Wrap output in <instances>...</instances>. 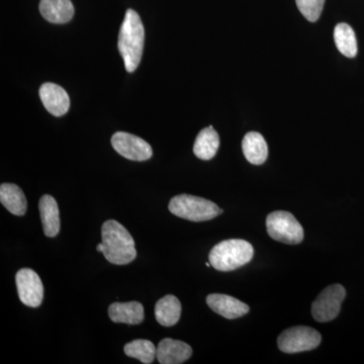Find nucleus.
Segmentation results:
<instances>
[{
  "label": "nucleus",
  "mask_w": 364,
  "mask_h": 364,
  "mask_svg": "<svg viewBox=\"0 0 364 364\" xmlns=\"http://www.w3.org/2000/svg\"><path fill=\"white\" fill-rule=\"evenodd\" d=\"M102 245L105 259L114 265H127L136 257L135 241L133 237L117 221L109 220L102 227Z\"/></svg>",
  "instance_id": "f257e3e1"
},
{
  "label": "nucleus",
  "mask_w": 364,
  "mask_h": 364,
  "mask_svg": "<svg viewBox=\"0 0 364 364\" xmlns=\"http://www.w3.org/2000/svg\"><path fill=\"white\" fill-rule=\"evenodd\" d=\"M145 31L140 16L134 9H128L119 33V51L129 73L138 68L142 59Z\"/></svg>",
  "instance_id": "f03ea898"
},
{
  "label": "nucleus",
  "mask_w": 364,
  "mask_h": 364,
  "mask_svg": "<svg viewBox=\"0 0 364 364\" xmlns=\"http://www.w3.org/2000/svg\"><path fill=\"white\" fill-rule=\"evenodd\" d=\"M253 255V246L249 242L229 239L220 242L210 250L208 261L219 272H233L250 262Z\"/></svg>",
  "instance_id": "7ed1b4c3"
},
{
  "label": "nucleus",
  "mask_w": 364,
  "mask_h": 364,
  "mask_svg": "<svg viewBox=\"0 0 364 364\" xmlns=\"http://www.w3.org/2000/svg\"><path fill=\"white\" fill-rule=\"evenodd\" d=\"M169 212L191 222H205L215 219L223 213L222 208L205 198L191 195H179L170 200Z\"/></svg>",
  "instance_id": "20e7f679"
},
{
  "label": "nucleus",
  "mask_w": 364,
  "mask_h": 364,
  "mask_svg": "<svg viewBox=\"0 0 364 364\" xmlns=\"http://www.w3.org/2000/svg\"><path fill=\"white\" fill-rule=\"evenodd\" d=\"M267 233L273 240L296 245L304 240V229L293 214L284 210L270 213L267 218Z\"/></svg>",
  "instance_id": "39448f33"
},
{
  "label": "nucleus",
  "mask_w": 364,
  "mask_h": 364,
  "mask_svg": "<svg viewBox=\"0 0 364 364\" xmlns=\"http://www.w3.org/2000/svg\"><path fill=\"white\" fill-rule=\"evenodd\" d=\"M322 336L317 330L306 326H296L284 330L277 339L279 350L284 353H299L317 348Z\"/></svg>",
  "instance_id": "423d86ee"
},
{
  "label": "nucleus",
  "mask_w": 364,
  "mask_h": 364,
  "mask_svg": "<svg viewBox=\"0 0 364 364\" xmlns=\"http://www.w3.org/2000/svg\"><path fill=\"white\" fill-rule=\"evenodd\" d=\"M346 296L345 287L332 284L318 294L312 305V315L317 322L326 323L334 320L341 310L342 301Z\"/></svg>",
  "instance_id": "0eeeda50"
},
{
  "label": "nucleus",
  "mask_w": 364,
  "mask_h": 364,
  "mask_svg": "<svg viewBox=\"0 0 364 364\" xmlns=\"http://www.w3.org/2000/svg\"><path fill=\"white\" fill-rule=\"evenodd\" d=\"M112 146L122 156L133 161H146L153 155L152 147L140 136L126 132H117L112 136Z\"/></svg>",
  "instance_id": "6e6552de"
},
{
  "label": "nucleus",
  "mask_w": 364,
  "mask_h": 364,
  "mask_svg": "<svg viewBox=\"0 0 364 364\" xmlns=\"http://www.w3.org/2000/svg\"><path fill=\"white\" fill-rule=\"evenodd\" d=\"M18 298L23 305L38 308L44 299V286L39 275L30 268L18 270L16 275Z\"/></svg>",
  "instance_id": "1a4fd4ad"
},
{
  "label": "nucleus",
  "mask_w": 364,
  "mask_h": 364,
  "mask_svg": "<svg viewBox=\"0 0 364 364\" xmlns=\"http://www.w3.org/2000/svg\"><path fill=\"white\" fill-rule=\"evenodd\" d=\"M41 102L45 109L55 117H62L69 111L70 98L63 87L52 82H46L39 90Z\"/></svg>",
  "instance_id": "9d476101"
},
{
  "label": "nucleus",
  "mask_w": 364,
  "mask_h": 364,
  "mask_svg": "<svg viewBox=\"0 0 364 364\" xmlns=\"http://www.w3.org/2000/svg\"><path fill=\"white\" fill-rule=\"evenodd\" d=\"M207 304L215 313L229 320L243 317L250 311L245 303L228 294H210L207 298Z\"/></svg>",
  "instance_id": "9b49d317"
},
{
  "label": "nucleus",
  "mask_w": 364,
  "mask_h": 364,
  "mask_svg": "<svg viewBox=\"0 0 364 364\" xmlns=\"http://www.w3.org/2000/svg\"><path fill=\"white\" fill-rule=\"evenodd\" d=\"M193 355V348L186 342L163 339L157 347L156 358L161 364H181Z\"/></svg>",
  "instance_id": "f8f14e48"
},
{
  "label": "nucleus",
  "mask_w": 364,
  "mask_h": 364,
  "mask_svg": "<svg viewBox=\"0 0 364 364\" xmlns=\"http://www.w3.org/2000/svg\"><path fill=\"white\" fill-rule=\"evenodd\" d=\"M40 13L52 23H66L74 16L71 0H41Z\"/></svg>",
  "instance_id": "ddd939ff"
},
{
  "label": "nucleus",
  "mask_w": 364,
  "mask_h": 364,
  "mask_svg": "<svg viewBox=\"0 0 364 364\" xmlns=\"http://www.w3.org/2000/svg\"><path fill=\"white\" fill-rule=\"evenodd\" d=\"M39 210L44 234L50 238H54L60 231L58 203L53 196L45 195L41 198Z\"/></svg>",
  "instance_id": "4468645a"
},
{
  "label": "nucleus",
  "mask_w": 364,
  "mask_h": 364,
  "mask_svg": "<svg viewBox=\"0 0 364 364\" xmlns=\"http://www.w3.org/2000/svg\"><path fill=\"white\" fill-rule=\"evenodd\" d=\"M109 316L114 323L139 325L144 321V306L139 301L114 303L109 306Z\"/></svg>",
  "instance_id": "2eb2a0df"
},
{
  "label": "nucleus",
  "mask_w": 364,
  "mask_h": 364,
  "mask_svg": "<svg viewBox=\"0 0 364 364\" xmlns=\"http://www.w3.org/2000/svg\"><path fill=\"white\" fill-rule=\"evenodd\" d=\"M242 150L248 162L254 165H261L267 161L268 147L267 141L257 132L246 134L242 141Z\"/></svg>",
  "instance_id": "dca6fc26"
},
{
  "label": "nucleus",
  "mask_w": 364,
  "mask_h": 364,
  "mask_svg": "<svg viewBox=\"0 0 364 364\" xmlns=\"http://www.w3.org/2000/svg\"><path fill=\"white\" fill-rule=\"evenodd\" d=\"M0 202L14 215H25L28 208L25 193L20 186L14 183H2L0 186Z\"/></svg>",
  "instance_id": "f3484780"
},
{
  "label": "nucleus",
  "mask_w": 364,
  "mask_h": 364,
  "mask_svg": "<svg viewBox=\"0 0 364 364\" xmlns=\"http://www.w3.org/2000/svg\"><path fill=\"white\" fill-rule=\"evenodd\" d=\"M181 315V304L176 296L168 294L163 296L155 306V317L157 322L164 327L177 324Z\"/></svg>",
  "instance_id": "a211bd4d"
},
{
  "label": "nucleus",
  "mask_w": 364,
  "mask_h": 364,
  "mask_svg": "<svg viewBox=\"0 0 364 364\" xmlns=\"http://www.w3.org/2000/svg\"><path fill=\"white\" fill-rule=\"evenodd\" d=\"M220 146V136L212 126L203 129L196 136L193 153L202 160L213 159Z\"/></svg>",
  "instance_id": "6ab92c4d"
},
{
  "label": "nucleus",
  "mask_w": 364,
  "mask_h": 364,
  "mask_svg": "<svg viewBox=\"0 0 364 364\" xmlns=\"http://www.w3.org/2000/svg\"><path fill=\"white\" fill-rule=\"evenodd\" d=\"M334 40L336 47L345 57L354 58L358 55V41L350 26L341 23L335 26Z\"/></svg>",
  "instance_id": "aec40b11"
},
{
  "label": "nucleus",
  "mask_w": 364,
  "mask_h": 364,
  "mask_svg": "<svg viewBox=\"0 0 364 364\" xmlns=\"http://www.w3.org/2000/svg\"><path fill=\"white\" fill-rule=\"evenodd\" d=\"M124 353L132 358L138 359L141 363L150 364L156 358L157 348L149 340L136 339L124 345Z\"/></svg>",
  "instance_id": "412c9836"
},
{
  "label": "nucleus",
  "mask_w": 364,
  "mask_h": 364,
  "mask_svg": "<svg viewBox=\"0 0 364 364\" xmlns=\"http://www.w3.org/2000/svg\"><path fill=\"white\" fill-rule=\"evenodd\" d=\"M299 11L309 21H317L322 14L325 0H296Z\"/></svg>",
  "instance_id": "4be33fe9"
},
{
  "label": "nucleus",
  "mask_w": 364,
  "mask_h": 364,
  "mask_svg": "<svg viewBox=\"0 0 364 364\" xmlns=\"http://www.w3.org/2000/svg\"><path fill=\"white\" fill-rule=\"evenodd\" d=\"M97 250L98 252H102V251H104V245H102V243L98 244L97 246Z\"/></svg>",
  "instance_id": "5701e85b"
}]
</instances>
